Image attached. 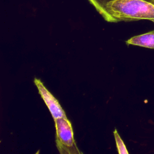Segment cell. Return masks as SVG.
<instances>
[{"label": "cell", "instance_id": "7a4b0ae2", "mask_svg": "<svg viewBox=\"0 0 154 154\" xmlns=\"http://www.w3.org/2000/svg\"><path fill=\"white\" fill-rule=\"evenodd\" d=\"M56 128V146L61 154H81L73 138L71 123L67 118L54 119Z\"/></svg>", "mask_w": 154, "mask_h": 154}, {"label": "cell", "instance_id": "277c9868", "mask_svg": "<svg viewBox=\"0 0 154 154\" xmlns=\"http://www.w3.org/2000/svg\"><path fill=\"white\" fill-rule=\"evenodd\" d=\"M126 42L128 45H132L150 49H154V31L134 36L129 38Z\"/></svg>", "mask_w": 154, "mask_h": 154}, {"label": "cell", "instance_id": "3957f363", "mask_svg": "<svg viewBox=\"0 0 154 154\" xmlns=\"http://www.w3.org/2000/svg\"><path fill=\"white\" fill-rule=\"evenodd\" d=\"M34 82L38 90V93L46 104L54 119L62 117L67 118L65 112L61 108L58 101L46 88L42 81L39 79L35 78Z\"/></svg>", "mask_w": 154, "mask_h": 154}, {"label": "cell", "instance_id": "5b68a950", "mask_svg": "<svg viewBox=\"0 0 154 154\" xmlns=\"http://www.w3.org/2000/svg\"><path fill=\"white\" fill-rule=\"evenodd\" d=\"M114 138H115V140H116L117 148L119 153H120V154H128V152L126 149V147L123 141H122V138L119 136V135L116 129H115L114 131Z\"/></svg>", "mask_w": 154, "mask_h": 154}, {"label": "cell", "instance_id": "52a82bcc", "mask_svg": "<svg viewBox=\"0 0 154 154\" xmlns=\"http://www.w3.org/2000/svg\"><path fill=\"white\" fill-rule=\"evenodd\" d=\"M153 22H154V21H153Z\"/></svg>", "mask_w": 154, "mask_h": 154}, {"label": "cell", "instance_id": "8992f818", "mask_svg": "<svg viewBox=\"0 0 154 154\" xmlns=\"http://www.w3.org/2000/svg\"><path fill=\"white\" fill-rule=\"evenodd\" d=\"M152 1V3L154 4V0H151Z\"/></svg>", "mask_w": 154, "mask_h": 154}, {"label": "cell", "instance_id": "6da1fadb", "mask_svg": "<svg viewBox=\"0 0 154 154\" xmlns=\"http://www.w3.org/2000/svg\"><path fill=\"white\" fill-rule=\"evenodd\" d=\"M103 12L105 20L109 22L154 21V4L144 0H111L106 2Z\"/></svg>", "mask_w": 154, "mask_h": 154}]
</instances>
